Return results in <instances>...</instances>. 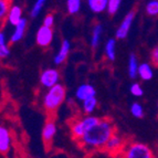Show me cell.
I'll list each match as a JSON object with an SVG mask.
<instances>
[{
    "instance_id": "14",
    "label": "cell",
    "mask_w": 158,
    "mask_h": 158,
    "mask_svg": "<svg viewBox=\"0 0 158 158\" xmlns=\"http://www.w3.org/2000/svg\"><path fill=\"white\" fill-rule=\"evenodd\" d=\"M137 77H139L143 81H149L153 79L154 72L152 65L148 63H142L138 66V72H137Z\"/></svg>"
},
{
    "instance_id": "21",
    "label": "cell",
    "mask_w": 158,
    "mask_h": 158,
    "mask_svg": "<svg viewBox=\"0 0 158 158\" xmlns=\"http://www.w3.org/2000/svg\"><path fill=\"white\" fill-rule=\"evenodd\" d=\"M98 106V100L95 96L90 98H86L82 102V108H83V112H84L86 115H90L93 112L95 111V108Z\"/></svg>"
},
{
    "instance_id": "25",
    "label": "cell",
    "mask_w": 158,
    "mask_h": 158,
    "mask_svg": "<svg viewBox=\"0 0 158 158\" xmlns=\"http://www.w3.org/2000/svg\"><path fill=\"white\" fill-rule=\"evenodd\" d=\"M122 0H107V8L106 11L108 12V15L114 16L117 11H118L119 7H121Z\"/></svg>"
},
{
    "instance_id": "7",
    "label": "cell",
    "mask_w": 158,
    "mask_h": 158,
    "mask_svg": "<svg viewBox=\"0 0 158 158\" xmlns=\"http://www.w3.org/2000/svg\"><path fill=\"white\" fill-rule=\"evenodd\" d=\"M124 146H125V144H124V142H123V139H122V137L114 133V134L110 137V139L106 142L103 150L108 154H112V155H117V153H121L122 149L124 148Z\"/></svg>"
},
{
    "instance_id": "22",
    "label": "cell",
    "mask_w": 158,
    "mask_h": 158,
    "mask_svg": "<svg viewBox=\"0 0 158 158\" xmlns=\"http://www.w3.org/2000/svg\"><path fill=\"white\" fill-rule=\"evenodd\" d=\"M82 0H66V10L70 15H77L81 9Z\"/></svg>"
},
{
    "instance_id": "10",
    "label": "cell",
    "mask_w": 158,
    "mask_h": 158,
    "mask_svg": "<svg viewBox=\"0 0 158 158\" xmlns=\"http://www.w3.org/2000/svg\"><path fill=\"white\" fill-rule=\"evenodd\" d=\"M95 95H96V91H95L94 86L89 84V83L81 84L80 86H77V91H75V98L81 102H83L86 98H93Z\"/></svg>"
},
{
    "instance_id": "17",
    "label": "cell",
    "mask_w": 158,
    "mask_h": 158,
    "mask_svg": "<svg viewBox=\"0 0 158 158\" xmlns=\"http://www.w3.org/2000/svg\"><path fill=\"white\" fill-rule=\"evenodd\" d=\"M104 53L105 56L110 61H114L116 58V40L115 39H108L104 47Z\"/></svg>"
},
{
    "instance_id": "4",
    "label": "cell",
    "mask_w": 158,
    "mask_h": 158,
    "mask_svg": "<svg viewBox=\"0 0 158 158\" xmlns=\"http://www.w3.org/2000/svg\"><path fill=\"white\" fill-rule=\"evenodd\" d=\"M134 18H135L134 11H129L126 16L124 17V19L122 20L121 24H119L117 30H116V33H115L116 39H119V40L126 39L129 33V30H131L133 21H134Z\"/></svg>"
},
{
    "instance_id": "16",
    "label": "cell",
    "mask_w": 158,
    "mask_h": 158,
    "mask_svg": "<svg viewBox=\"0 0 158 158\" xmlns=\"http://www.w3.org/2000/svg\"><path fill=\"white\" fill-rule=\"evenodd\" d=\"M103 33V27L101 23H96L93 27L92 30V38H91V47L93 49H96V48L100 45L101 42V38H102Z\"/></svg>"
},
{
    "instance_id": "11",
    "label": "cell",
    "mask_w": 158,
    "mask_h": 158,
    "mask_svg": "<svg viewBox=\"0 0 158 158\" xmlns=\"http://www.w3.org/2000/svg\"><path fill=\"white\" fill-rule=\"evenodd\" d=\"M70 50H71V43H70V41L69 40H63L62 43H61V47L59 49L58 53H56L54 59H53L54 63L56 65H60V64L63 63L64 61L66 60V58H68Z\"/></svg>"
},
{
    "instance_id": "29",
    "label": "cell",
    "mask_w": 158,
    "mask_h": 158,
    "mask_svg": "<svg viewBox=\"0 0 158 158\" xmlns=\"http://www.w3.org/2000/svg\"><path fill=\"white\" fill-rule=\"evenodd\" d=\"M53 24H54V16L51 15V13H49V15H47V16L44 17V19H43V26L52 28Z\"/></svg>"
},
{
    "instance_id": "1",
    "label": "cell",
    "mask_w": 158,
    "mask_h": 158,
    "mask_svg": "<svg viewBox=\"0 0 158 158\" xmlns=\"http://www.w3.org/2000/svg\"><path fill=\"white\" fill-rule=\"evenodd\" d=\"M114 133H115V126L113 122L108 118H100L98 124L87 129L77 142L87 152L103 150L106 142Z\"/></svg>"
},
{
    "instance_id": "12",
    "label": "cell",
    "mask_w": 158,
    "mask_h": 158,
    "mask_svg": "<svg viewBox=\"0 0 158 158\" xmlns=\"http://www.w3.org/2000/svg\"><path fill=\"white\" fill-rule=\"evenodd\" d=\"M26 29H27V20L24 18H22L21 20L15 26V29H13V32L10 37V42L11 43L19 42V41L23 38Z\"/></svg>"
},
{
    "instance_id": "15",
    "label": "cell",
    "mask_w": 158,
    "mask_h": 158,
    "mask_svg": "<svg viewBox=\"0 0 158 158\" xmlns=\"http://www.w3.org/2000/svg\"><path fill=\"white\" fill-rule=\"evenodd\" d=\"M87 6L93 13H102L107 8V0H87Z\"/></svg>"
},
{
    "instance_id": "9",
    "label": "cell",
    "mask_w": 158,
    "mask_h": 158,
    "mask_svg": "<svg viewBox=\"0 0 158 158\" xmlns=\"http://www.w3.org/2000/svg\"><path fill=\"white\" fill-rule=\"evenodd\" d=\"M56 131H58V128H56V122L53 119H48L42 128V140L44 143V145H51V143L56 135Z\"/></svg>"
},
{
    "instance_id": "26",
    "label": "cell",
    "mask_w": 158,
    "mask_h": 158,
    "mask_svg": "<svg viewBox=\"0 0 158 158\" xmlns=\"http://www.w3.org/2000/svg\"><path fill=\"white\" fill-rule=\"evenodd\" d=\"M45 2H47V0H35L33 7H32L31 11H30V15H31L32 18H35V17L39 16L42 8L44 7Z\"/></svg>"
},
{
    "instance_id": "27",
    "label": "cell",
    "mask_w": 158,
    "mask_h": 158,
    "mask_svg": "<svg viewBox=\"0 0 158 158\" xmlns=\"http://www.w3.org/2000/svg\"><path fill=\"white\" fill-rule=\"evenodd\" d=\"M131 113L136 118H142L144 117V107L139 103H133L131 105Z\"/></svg>"
},
{
    "instance_id": "6",
    "label": "cell",
    "mask_w": 158,
    "mask_h": 158,
    "mask_svg": "<svg viewBox=\"0 0 158 158\" xmlns=\"http://www.w3.org/2000/svg\"><path fill=\"white\" fill-rule=\"evenodd\" d=\"M60 81V73L56 69H47L40 74V83L44 87H49L56 85Z\"/></svg>"
},
{
    "instance_id": "8",
    "label": "cell",
    "mask_w": 158,
    "mask_h": 158,
    "mask_svg": "<svg viewBox=\"0 0 158 158\" xmlns=\"http://www.w3.org/2000/svg\"><path fill=\"white\" fill-rule=\"evenodd\" d=\"M12 138L11 133L5 126H0V155L7 156L11 150Z\"/></svg>"
},
{
    "instance_id": "13",
    "label": "cell",
    "mask_w": 158,
    "mask_h": 158,
    "mask_svg": "<svg viewBox=\"0 0 158 158\" xmlns=\"http://www.w3.org/2000/svg\"><path fill=\"white\" fill-rule=\"evenodd\" d=\"M22 18H23V17H22L21 7H19V6H11L6 19H7V21H8L11 26L15 27Z\"/></svg>"
},
{
    "instance_id": "5",
    "label": "cell",
    "mask_w": 158,
    "mask_h": 158,
    "mask_svg": "<svg viewBox=\"0 0 158 158\" xmlns=\"http://www.w3.org/2000/svg\"><path fill=\"white\" fill-rule=\"evenodd\" d=\"M53 40V30L50 27L41 26L38 29L37 35H35V42L41 48H47L51 44Z\"/></svg>"
},
{
    "instance_id": "30",
    "label": "cell",
    "mask_w": 158,
    "mask_h": 158,
    "mask_svg": "<svg viewBox=\"0 0 158 158\" xmlns=\"http://www.w3.org/2000/svg\"><path fill=\"white\" fill-rule=\"evenodd\" d=\"M150 59H152V62H153L154 65L158 66V44L152 51V54H150Z\"/></svg>"
},
{
    "instance_id": "2",
    "label": "cell",
    "mask_w": 158,
    "mask_h": 158,
    "mask_svg": "<svg viewBox=\"0 0 158 158\" xmlns=\"http://www.w3.org/2000/svg\"><path fill=\"white\" fill-rule=\"evenodd\" d=\"M66 96V90L63 85L56 83L49 87V91L43 96V107L48 113L53 114L64 102Z\"/></svg>"
},
{
    "instance_id": "24",
    "label": "cell",
    "mask_w": 158,
    "mask_h": 158,
    "mask_svg": "<svg viewBox=\"0 0 158 158\" xmlns=\"http://www.w3.org/2000/svg\"><path fill=\"white\" fill-rule=\"evenodd\" d=\"M145 10L148 16H158V0H150V1H148L147 5H146Z\"/></svg>"
},
{
    "instance_id": "18",
    "label": "cell",
    "mask_w": 158,
    "mask_h": 158,
    "mask_svg": "<svg viewBox=\"0 0 158 158\" xmlns=\"http://www.w3.org/2000/svg\"><path fill=\"white\" fill-rule=\"evenodd\" d=\"M85 132H86V131H85L84 126L82 124L81 119H77V121H74L71 124V133L74 139L79 140L80 138L84 135Z\"/></svg>"
},
{
    "instance_id": "3",
    "label": "cell",
    "mask_w": 158,
    "mask_h": 158,
    "mask_svg": "<svg viewBox=\"0 0 158 158\" xmlns=\"http://www.w3.org/2000/svg\"><path fill=\"white\" fill-rule=\"evenodd\" d=\"M122 156L126 158H152L154 154L149 147L142 143H131L122 149Z\"/></svg>"
},
{
    "instance_id": "23",
    "label": "cell",
    "mask_w": 158,
    "mask_h": 158,
    "mask_svg": "<svg viewBox=\"0 0 158 158\" xmlns=\"http://www.w3.org/2000/svg\"><path fill=\"white\" fill-rule=\"evenodd\" d=\"M10 7L11 0H0V22L7 18Z\"/></svg>"
},
{
    "instance_id": "19",
    "label": "cell",
    "mask_w": 158,
    "mask_h": 158,
    "mask_svg": "<svg viewBox=\"0 0 158 158\" xmlns=\"http://www.w3.org/2000/svg\"><path fill=\"white\" fill-rule=\"evenodd\" d=\"M138 60L134 53H131L128 59V75L131 79H135L137 77V72H138Z\"/></svg>"
},
{
    "instance_id": "28",
    "label": "cell",
    "mask_w": 158,
    "mask_h": 158,
    "mask_svg": "<svg viewBox=\"0 0 158 158\" xmlns=\"http://www.w3.org/2000/svg\"><path fill=\"white\" fill-rule=\"evenodd\" d=\"M129 91H131V94L136 96V98H139V96H142L144 94V90L138 83H133L131 85V87H129Z\"/></svg>"
},
{
    "instance_id": "20",
    "label": "cell",
    "mask_w": 158,
    "mask_h": 158,
    "mask_svg": "<svg viewBox=\"0 0 158 158\" xmlns=\"http://www.w3.org/2000/svg\"><path fill=\"white\" fill-rule=\"evenodd\" d=\"M10 56V49L7 43V37L3 31H0V59H7Z\"/></svg>"
}]
</instances>
